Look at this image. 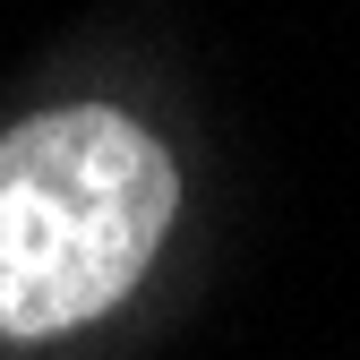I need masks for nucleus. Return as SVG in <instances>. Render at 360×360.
Wrapping results in <instances>:
<instances>
[{"label": "nucleus", "instance_id": "obj_1", "mask_svg": "<svg viewBox=\"0 0 360 360\" xmlns=\"http://www.w3.org/2000/svg\"><path fill=\"white\" fill-rule=\"evenodd\" d=\"M180 223V163L120 103L0 129V343H69L146 283Z\"/></svg>", "mask_w": 360, "mask_h": 360}]
</instances>
